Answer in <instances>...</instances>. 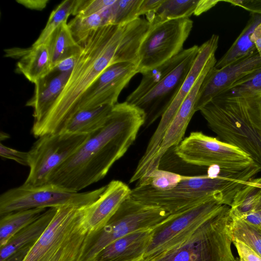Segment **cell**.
Instances as JSON below:
<instances>
[{
	"label": "cell",
	"instance_id": "obj_1",
	"mask_svg": "<svg viewBox=\"0 0 261 261\" xmlns=\"http://www.w3.org/2000/svg\"><path fill=\"white\" fill-rule=\"evenodd\" d=\"M149 26L146 19L139 17L93 31L81 45L82 51L61 93L41 121L33 125L34 136L60 133L78 112L87 91L108 67L120 62L137 66L140 46Z\"/></svg>",
	"mask_w": 261,
	"mask_h": 261
},
{
	"label": "cell",
	"instance_id": "obj_2",
	"mask_svg": "<svg viewBox=\"0 0 261 261\" xmlns=\"http://www.w3.org/2000/svg\"><path fill=\"white\" fill-rule=\"evenodd\" d=\"M145 120V115L139 107L126 101L117 103L105 124L89 134L79 149L52 172L47 184L79 192L99 181L134 142Z\"/></svg>",
	"mask_w": 261,
	"mask_h": 261
},
{
	"label": "cell",
	"instance_id": "obj_3",
	"mask_svg": "<svg viewBox=\"0 0 261 261\" xmlns=\"http://www.w3.org/2000/svg\"><path fill=\"white\" fill-rule=\"evenodd\" d=\"M260 171L255 163L239 168L211 167L206 175H182L171 189L162 190L149 185L136 186L130 196L143 203L162 208L170 215L213 199L230 206L238 193Z\"/></svg>",
	"mask_w": 261,
	"mask_h": 261
},
{
	"label": "cell",
	"instance_id": "obj_4",
	"mask_svg": "<svg viewBox=\"0 0 261 261\" xmlns=\"http://www.w3.org/2000/svg\"><path fill=\"white\" fill-rule=\"evenodd\" d=\"M199 111L220 140L242 150L261 168V95L219 94Z\"/></svg>",
	"mask_w": 261,
	"mask_h": 261
},
{
	"label": "cell",
	"instance_id": "obj_5",
	"mask_svg": "<svg viewBox=\"0 0 261 261\" xmlns=\"http://www.w3.org/2000/svg\"><path fill=\"white\" fill-rule=\"evenodd\" d=\"M87 206L57 208L23 261H82L93 233L84 225Z\"/></svg>",
	"mask_w": 261,
	"mask_h": 261
},
{
	"label": "cell",
	"instance_id": "obj_6",
	"mask_svg": "<svg viewBox=\"0 0 261 261\" xmlns=\"http://www.w3.org/2000/svg\"><path fill=\"white\" fill-rule=\"evenodd\" d=\"M230 206L224 205L185 241L149 261H235Z\"/></svg>",
	"mask_w": 261,
	"mask_h": 261
},
{
	"label": "cell",
	"instance_id": "obj_7",
	"mask_svg": "<svg viewBox=\"0 0 261 261\" xmlns=\"http://www.w3.org/2000/svg\"><path fill=\"white\" fill-rule=\"evenodd\" d=\"M170 215L162 208L143 203L130 196L102 228L92 233L82 261H94L113 241L133 232L152 229Z\"/></svg>",
	"mask_w": 261,
	"mask_h": 261
},
{
	"label": "cell",
	"instance_id": "obj_8",
	"mask_svg": "<svg viewBox=\"0 0 261 261\" xmlns=\"http://www.w3.org/2000/svg\"><path fill=\"white\" fill-rule=\"evenodd\" d=\"M106 186L83 193L71 192L51 184L30 187L23 185L7 190L0 196V216L35 208L83 207L94 202Z\"/></svg>",
	"mask_w": 261,
	"mask_h": 261
},
{
	"label": "cell",
	"instance_id": "obj_9",
	"mask_svg": "<svg viewBox=\"0 0 261 261\" xmlns=\"http://www.w3.org/2000/svg\"><path fill=\"white\" fill-rule=\"evenodd\" d=\"M193 26V22L190 18L150 24L139 49L138 73L143 74L182 51Z\"/></svg>",
	"mask_w": 261,
	"mask_h": 261
},
{
	"label": "cell",
	"instance_id": "obj_10",
	"mask_svg": "<svg viewBox=\"0 0 261 261\" xmlns=\"http://www.w3.org/2000/svg\"><path fill=\"white\" fill-rule=\"evenodd\" d=\"M224 205L213 199L171 215L152 229L151 240L143 258L149 261L179 245Z\"/></svg>",
	"mask_w": 261,
	"mask_h": 261
},
{
	"label": "cell",
	"instance_id": "obj_11",
	"mask_svg": "<svg viewBox=\"0 0 261 261\" xmlns=\"http://www.w3.org/2000/svg\"><path fill=\"white\" fill-rule=\"evenodd\" d=\"M89 135L60 132L39 137L28 151L30 172L23 185L46 184L52 172L79 149Z\"/></svg>",
	"mask_w": 261,
	"mask_h": 261
},
{
	"label": "cell",
	"instance_id": "obj_12",
	"mask_svg": "<svg viewBox=\"0 0 261 261\" xmlns=\"http://www.w3.org/2000/svg\"><path fill=\"white\" fill-rule=\"evenodd\" d=\"M175 150L184 161L200 167L239 168L254 163L238 148L200 132H192Z\"/></svg>",
	"mask_w": 261,
	"mask_h": 261
},
{
	"label": "cell",
	"instance_id": "obj_13",
	"mask_svg": "<svg viewBox=\"0 0 261 261\" xmlns=\"http://www.w3.org/2000/svg\"><path fill=\"white\" fill-rule=\"evenodd\" d=\"M219 39L218 35L213 34L209 39L199 47L198 53L194 62L176 96L161 117L158 126L149 140L146 150L140 159L143 164H149L154 157L165 133L179 106L192 89L210 60L215 56Z\"/></svg>",
	"mask_w": 261,
	"mask_h": 261
},
{
	"label": "cell",
	"instance_id": "obj_14",
	"mask_svg": "<svg viewBox=\"0 0 261 261\" xmlns=\"http://www.w3.org/2000/svg\"><path fill=\"white\" fill-rule=\"evenodd\" d=\"M198 50L199 48L135 105L145 115L143 126L147 128L151 125L168 109L190 71Z\"/></svg>",
	"mask_w": 261,
	"mask_h": 261
},
{
	"label": "cell",
	"instance_id": "obj_15",
	"mask_svg": "<svg viewBox=\"0 0 261 261\" xmlns=\"http://www.w3.org/2000/svg\"><path fill=\"white\" fill-rule=\"evenodd\" d=\"M137 73V65L132 63L120 62L110 66L87 91L78 112L104 105H115L122 90Z\"/></svg>",
	"mask_w": 261,
	"mask_h": 261
},
{
	"label": "cell",
	"instance_id": "obj_16",
	"mask_svg": "<svg viewBox=\"0 0 261 261\" xmlns=\"http://www.w3.org/2000/svg\"><path fill=\"white\" fill-rule=\"evenodd\" d=\"M214 66L208 71L200 86L195 112L237 81L261 68V59L256 51L221 68Z\"/></svg>",
	"mask_w": 261,
	"mask_h": 261
},
{
	"label": "cell",
	"instance_id": "obj_17",
	"mask_svg": "<svg viewBox=\"0 0 261 261\" xmlns=\"http://www.w3.org/2000/svg\"><path fill=\"white\" fill-rule=\"evenodd\" d=\"M217 60L213 56L203 70L191 91L184 100L168 127L160 146L150 163L145 175L148 177L154 170L158 169L161 159L166 151L178 145L184 139L188 125L195 112V106L200 86L208 71L214 67Z\"/></svg>",
	"mask_w": 261,
	"mask_h": 261
},
{
	"label": "cell",
	"instance_id": "obj_18",
	"mask_svg": "<svg viewBox=\"0 0 261 261\" xmlns=\"http://www.w3.org/2000/svg\"><path fill=\"white\" fill-rule=\"evenodd\" d=\"M132 190L124 182L113 180L94 202L85 208L84 225L90 232L102 228L120 204L130 196Z\"/></svg>",
	"mask_w": 261,
	"mask_h": 261
},
{
	"label": "cell",
	"instance_id": "obj_19",
	"mask_svg": "<svg viewBox=\"0 0 261 261\" xmlns=\"http://www.w3.org/2000/svg\"><path fill=\"white\" fill-rule=\"evenodd\" d=\"M152 229L133 232L105 247L94 261H137L143 258L150 243Z\"/></svg>",
	"mask_w": 261,
	"mask_h": 261
},
{
	"label": "cell",
	"instance_id": "obj_20",
	"mask_svg": "<svg viewBox=\"0 0 261 261\" xmlns=\"http://www.w3.org/2000/svg\"><path fill=\"white\" fill-rule=\"evenodd\" d=\"M47 76L35 84L33 96L26 106L33 108L35 125L41 121L64 89L71 72H57Z\"/></svg>",
	"mask_w": 261,
	"mask_h": 261
},
{
	"label": "cell",
	"instance_id": "obj_21",
	"mask_svg": "<svg viewBox=\"0 0 261 261\" xmlns=\"http://www.w3.org/2000/svg\"><path fill=\"white\" fill-rule=\"evenodd\" d=\"M19 58L16 65L18 71L34 84L52 71L50 56L45 43L22 48Z\"/></svg>",
	"mask_w": 261,
	"mask_h": 261
},
{
	"label": "cell",
	"instance_id": "obj_22",
	"mask_svg": "<svg viewBox=\"0 0 261 261\" xmlns=\"http://www.w3.org/2000/svg\"><path fill=\"white\" fill-rule=\"evenodd\" d=\"M57 208H48L37 219L20 230L0 247V261H4L18 250L39 239L53 218Z\"/></svg>",
	"mask_w": 261,
	"mask_h": 261
},
{
	"label": "cell",
	"instance_id": "obj_23",
	"mask_svg": "<svg viewBox=\"0 0 261 261\" xmlns=\"http://www.w3.org/2000/svg\"><path fill=\"white\" fill-rule=\"evenodd\" d=\"M198 48V46L194 45L190 48L184 49L171 59L142 74V79L139 85L126 97L125 101L135 105L141 98Z\"/></svg>",
	"mask_w": 261,
	"mask_h": 261
},
{
	"label": "cell",
	"instance_id": "obj_24",
	"mask_svg": "<svg viewBox=\"0 0 261 261\" xmlns=\"http://www.w3.org/2000/svg\"><path fill=\"white\" fill-rule=\"evenodd\" d=\"M261 23V14L251 13L245 27L226 53L217 61L215 67L220 69L257 51L251 40L256 27Z\"/></svg>",
	"mask_w": 261,
	"mask_h": 261
},
{
	"label": "cell",
	"instance_id": "obj_25",
	"mask_svg": "<svg viewBox=\"0 0 261 261\" xmlns=\"http://www.w3.org/2000/svg\"><path fill=\"white\" fill-rule=\"evenodd\" d=\"M114 106L104 105L80 111L67 122L61 132L89 135L105 124Z\"/></svg>",
	"mask_w": 261,
	"mask_h": 261
},
{
	"label": "cell",
	"instance_id": "obj_26",
	"mask_svg": "<svg viewBox=\"0 0 261 261\" xmlns=\"http://www.w3.org/2000/svg\"><path fill=\"white\" fill-rule=\"evenodd\" d=\"M204 13L203 0H164L153 15L146 16L150 24L167 20L190 18Z\"/></svg>",
	"mask_w": 261,
	"mask_h": 261
},
{
	"label": "cell",
	"instance_id": "obj_27",
	"mask_svg": "<svg viewBox=\"0 0 261 261\" xmlns=\"http://www.w3.org/2000/svg\"><path fill=\"white\" fill-rule=\"evenodd\" d=\"M49 51L53 68L61 60L80 54L82 46L74 39L67 22L59 26L45 42Z\"/></svg>",
	"mask_w": 261,
	"mask_h": 261
},
{
	"label": "cell",
	"instance_id": "obj_28",
	"mask_svg": "<svg viewBox=\"0 0 261 261\" xmlns=\"http://www.w3.org/2000/svg\"><path fill=\"white\" fill-rule=\"evenodd\" d=\"M261 209V178H252L238 193L230 206L231 218Z\"/></svg>",
	"mask_w": 261,
	"mask_h": 261
},
{
	"label": "cell",
	"instance_id": "obj_29",
	"mask_svg": "<svg viewBox=\"0 0 261 261\" xmlns=\"http://www.w3.org/2000/svg\"><path fill=\"white\" fill-rule=\"evenodd\" d=\"M48 208H35L9 213L1 216L0 247L17 232L37 219Z\"/></svg>",
	"mask_w": 261,
	"mask_h": 261
},
{
	"label": "cell",
	"instance_id": "obj_30",
	"mask_svg": "<svg viewBox=\"0 0 261 261\" xmlns=\"http://www.w3.org/2000/svg\"><path fill=\"white\" fill-rule=\"evenodd\" d=\"M142 2V0H116L100 12L104 25L122 24L139 18L138 10Z\"/></svg>",
	"mask_w": 261,
	"mask_h": 261
},
{
	"label": "cell",
	"instance_id": "obj_31",
	"mask_svg": "<svg viewBox=\"0 0 261 261\" xmlns=\"http://www.w3.org/2000/svg\"><path fill=\"white\" fill-rule=\"evenodd\" d=\"M81 0L63 1L51 13L46 24L33 45L45 43L53 32L61 24L67 22L70 15H76Z\"/></svg>",
	"mask_w": 261,
	"mask_h": 261
},
{
	"label": "cell",
	"instance_id": "obj_32",
	"mask_svg": "<svg viewBox=\"0 0 261 261\" xmlns=\"http://www.w3.org/2000/svg\"><path fill=\"white\" fill-rule=\"evenodd\" d=\"M230 230L232 240H238L261 256V230L238 218H231Z\"/></svg>",
	"mask_w": 261,
	"mask_h": 261
},
{
	"label": "cell",
	"instance_id": "obj_33",
	"mask_svg": "<svg viewBox=\"0 0 261 261\" xmlns=\"http://www.w3.org/2000/svg\"><path fill=\"white\" fill-rule=\"evenodd\" d=\"M75 41L81 45L93 31L104 25L101 12L88 16H75L68 23Z\"/></svg>",
	"mask_w": 261,
	"mask_h": 261
},
{
	"label": "cell",
	"instance_id": "obj_34",
	"mask_svg": "<svg viewBox=\"0 0 261 261\" xmlns=\"http://www.w3.org/2000/svg\"><path fill=\"white\" fill-rule=\"evenodd\" d=\"M219 94L243 97L261 95V68L246 75Z\"/></svg>",
	"mask_w": 261,
	"mask_h": 261
},
{
	"label": "cell",
	"instance_id": "obj_35",
	"mask_svg": "<svg viewBox=\"0 0 261 261\" xmlns=\"http://www.w3.org/2000/svg\"><path fill=\"white\" fill-rule=\"evenodd\" d=\"M115 1L116 0H81L76 15L84 17L99 13L114 4Z\"/></svg>",
	"mask_w": 261,
	"mask_h": 261
},
{
	"label": "cell",
	"instance_id": "obj_36",
	"mask_svg": "<svg viewBox=\"0 0 261 261\" xmlns=\"http://www.w3.org/2000/svg\"><path fill=\"white\" fill-rule=\"evenodd\" d=\"M0 155L11 159L23 166H29L28 152L20 151L0 144Z\"/></svg>",
	"mask_w": 261,
	"mask_h": 261
},
{
	"label": "cell",
	"instance_id": "obj_37",
	"mask_svg": "<svg viewBox=\"0 0 261 261\" xmlns=\"http://www.w3.org/2000/svg\"><path fill=\"white\" fill-rule=\"evenodd\" d=\"M240 261H261V256L242 242L233 240Z\"/></svg>",
	"mask_w": 261,
	"mask_h": 261
},
{
	"label": "cell",
	"instance_id": "obj_38",
	"mask_svg": "<svg viewBox=\"0 0 261 261\" xmlns=\"http://www.w3.org/2000/svg\"><path fill=\"white\" fill-rule=\"evenodd\" d=\"M222 2L240 7L249 11L251 13L261 14V0H228Z\"/></svg>",
	"mask_w": 261,
	"mask_h": 261
},
{
	"label": "cell",
	"instance_id": "obj_39",
	"mask_svg": "<svg viewBox=\"0 0 261 261\" xmlns=\"http://www.w3.org/2000/svg\"><path fill=\"white\" fill-rule=\"evenodd\" d=\"M164 0H142L139 8L138 15H145L146 16L153 15Z\"/></svg>",
	"mask_w": 261,
	"mask_h": 261
},
{
	"label": "cell",
	"instance_id": "obj_40",
	"mask_svg": "<svg viewBox=\"0 0 261 261\" xmlns=\"http://www.w3.org/2000/svg\"><path fill=\"white\" fill-rule=\"evenodd\" d=\"M79 55H74L59 61L53 67L52 71L57 72H71L76 62Z\"/></svg>",
	"mask_w": 261,
	"mask_h": 261
},
{
	"label": "cell",
	"instance_id": "obj_41",
	"mask_svg": "<svg viewBox=\"0 0 261 261\" xmlns=\"http://www.w3.org/2000/svg\"><path fill=\"white\" fill-rule=\"evenodd\" d=\"M16 2L25 7L36 10L44 9L49 2L48 0H17Z\"/></svg>",
	"mask_w": 261,
	"mask_h": 261
},
{
	"label": "cell",
	"instance_id": "obj_42",
	"mask_svg": "<svg viewBox=\"0 0 261 261\" xmlns=\"http://www.w3.org/2000/svg\"><path fill=\"white\" fill-rule=\"evenodd\" d=\"M238 219L244 220L261 230V214L259 212H252Z\"/></svg>",
	"mask_w": 261,
	"mask_h": 261
},
{
	"label": "cell",
	"instance_id": "obj_43",
	"mask_svg": "<svg viewBox=\"0 0 261 261\" xmlns=\"http://www.w3.org/2000/svg\"><path fill=\"white\" fill-rule=\"evenodd\" d=\"M33 245H30L18 250L4 261H23Z\"/></svg>",
	"mask_w": 261,
	"mask_h": 261
},
{
	"label": "cell",
	"instance_id": "obj_44",
	"mask_svg": "<svg viewBox=\"0 0 261 261\" xmlns=\"http://www.w3.org/2000/svg\"><path fill=\"white\" fill-rule=\"evenodd\" d=\"M251 40L254 42L261 59V23L255 29L251 36Z\"/></svg>",
	"mask_w": 261,
	"mask_h": 261
},
{
	"label": "cell",
	"instance_id": "obj_45",
	"mask_svg": "<svg viewBox=\"0 0 261 261\" xmlns=\"http://www.w3.org/2000/svg\"><path fill=\"white\" fill-rule=\"evenodd\" d=\"M4 138V139H5L6 138H9V135L8 134H6V133H4L3 132H2L1 133V139H2V138Z\"/></svg>",
	"mask_w": 261,
	"mask_h": 261
},
{
	"label": "cell",
	"instance_id": "obj_46",
	"mask_svg": "<svg viewBox=\"0 0 261 261\" xmlns=\"http://www.w3.org/2000/svg\"><path fill=\"white\" fill-rule=\"evenodd\" d=\"M137 261H146V260L144 258H142V259L137 260Z\"/></svg>",
	"mask_w": 261,
	"mask_h": 261
},
{
	"label": "cell",
	"instance_id": "obj_47",
	"mask_svg": "<svg viewBox=\"0 0 261 261\" xmlns=\"http://www.w3.org/2000/svg\"><path fill=\"white\" fill-rule=\"evenodd\" d=\"M256 212H259V213L261 214V209H260V210H258V211H256Z\"/></svg>",
	"mask_w": 261,
	"mask_h": 261
}]
</instances>
